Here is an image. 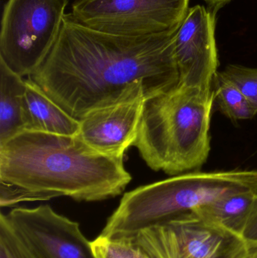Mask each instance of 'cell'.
<instances>
[{
  "label": "cell",
  "mask_w": 257,
  "mask_h": 258,
  "mask_svg": "<svg viewBox=\"0 0 257 258\" xmlns=\"http://www.w3.org/2000/svg\"><path fill=\"white\" fill-rule=\"evenodd\" d=\"M203 1L205 2L208 8L217 13L220 9L230 3L232 0H203Z\"/></svg>",
  "instance_id": "19"
},
{
  "label": "cell",
  "mask_w": 257,
  "mask_h": 258,
  "mask_svg": "<svg viewBox=\"0 0 257 258\" xmlns=\"http://www.w3.org/2000/svg\"><path fill=\"white\" fill-rule=\"evenodd\" d=\"M69 0H8L0 33V60L21 77L46 60L61 30Z\"/></svg>",
  "instance_id": "5"
},
{
  "label": "cell",
  "mask_w": 257,
  "mask_h": 258,
  "mask_svg": "<svg viewBox=\"0 0 257 258\" xmlns=\"http://www.w3.org/2000/svg\"><path fill=\"white\" fill-rule=\"evenodd\" d=\"M0 258H36L3 213L0 215Z\"/></svg>",
  "instance_id": "17"
},
{
  "label": "cell",
  "mask_w": 257,
  "mask_h": 258,
  "mask_svg": "<svg viewBox=\"0 0 257 258\" xmlns=\"http://www.w3.org/2000/svg\"><path fill=\"white\" fill-rule=\"evenodd\" d=\"M242 238L247 242H257V194L250 209L247 225L243 232Z\"/></svg>",
  "instance_id": "18"
},
{
  "label": "cell",
  "mask_w": 257,
  "mask_h": 258,
  "mask_svg": "<svg viewBox=\"0 0 257 258\" xmlns=\"http://www.w3.org/2000/svg\"><path fill=\"white\" fill-rule=\"evenodd\" d=\"M24 131L59 135H78L79 120L54 102L30 77L25 79Z\"/></svg>",
  "instance_id": "11"
},
{
  "label": "cell",
  "mask_w": 257,
  "mask_h": 258,
  "mask_svg": "<svg viewBox=\"0 0 257 258\" xmlns=\"http://www.w3.org/2000/svg\"><path fill=\"white\" fill-rule=\"evenodd\" d=\"M214 92L178 84L147 98L134 147L155 171L175 176L199 171L211 151Z\"/></svg>",
  "instance_id": "3"
},
{
  "label": "cell",
  "mask_w": 257,
  "mask_h": 258,
  "mask_svg": "<svg viewBox=\"0 0 257 258\" xmlns=\"http://www.w3.org/2000/svg\"><path fill=\"white\" fill-rule=\"evenodd\" d=\"M146 99L92 110L79 119L78 136L102 154L123 158L137 139Z\"/></svg>",
  "instance_id": "10"
},
{
  "label": "cell",
  "mask_w": 257,
  "mask_h": 258,
  "mask_svg": "<svg viewBox=\"0 0 257 258\" xmlns=\"http://www.w3.org/2000/svg\"><path fill=\"white\" fill-rule=\"evenodd\" d=\"M243 258H257V242H247L245 254Z\"/></svg>",
  "instance_id": "20"
},
{
  "label": "cell",
  "mask_w": 257,
  "mask_h": 258,
  "mask_svg": "<svg viewBox=\"0 0 257 258\" xmlns=\"http://www.w3.org/2000/svg\"><path fill=\"white\" fill-rule=\"evenodd\" d=\"M190 0H74L70 15L82 25L119 36H149L179 28Z\"/></svg>",
  "instance_id": "6"
},
{
  "label": "cell",
  "mask_w": 257,
  "mask_h": 258,
  "mask_svg": "<svg viewBox=\"0 0 257 258\" xmlns=\"http://www.w3.org/2000/svg\"><path fill=\"white\" fill-rule=\"evenodd\" d=\"M245 191L257 192V171L178 174L124 194L100 235L109 239H131L146 229L193 213L199 206Z\"/></svg>",
  "instance_id": "4"
},
{
  "label": "cell",
  "mask_w": 257,
  "mask_h": 258,
  "mask_svg": "<svg viewBox=\"0 0 257 258\" xmlns=\"http://www.w3.org/2000/svg\"><path fill=\"white\" fill-rule=\"evenodd\" d=\"M220 74L244 95L257 114V68L230 64Z\"/></svg>",
  "instance_id": "16"
},
{
  "label": "cell",
  "mask_w": 257,
  "mask_h": 258,
  "mask_svg": "<svg viewBox=\"0 0 257 258\" xmlns=\"http://www.w3.org/2000/svg\"><path fill=\"white\" fill-rule=\"evenodd\" d=\"M214 101L220 111L231 120L236 122L252 119L256 112L247 98L230 82L217 72L213 83Z\"/></svg>",
  "instance_id": "14"
},
{
  "label": "cell",
  "mask_w": 257,
  "mask_h": 258,
  "mask_svg": "<svg viewBox=\"0 0 257 258\" xmlns=\"http://www.w3.org/2000/svg\"><path fill=\"white\" fill-rule=\"evenodd\" d=\"M123 158L102 154L78 135L24 131L0 145V205L66 197L97 202L131 182Z\"/></svg>",
  "instance_id": "2"
},
{
  "label": "cell",
  "mask_w": 257,
  "mask_h": 258,
  "mask_svg": "<svg viewBox=\"0 0 257 258\" xmlns=\"http://www.w3.org/2000/svg\"><path fill=\"white\" fill-rule=\"evenodd\" d=\"M130 239L150 258H243L247 242L194 212L146 229Z\"/></svg>",
  "instance_id": "7"
},
{
  "label": "cell",
  "mask_w": 257,
  "mask_h": 258,
  "mask_svg": "<svg viewBox=\"0 0 257 258\" xmlns=\"http://www.w3.org/2000/svg\"><path fill=\"white\" fill-rule=\"evenodd\" d=\"M178 30L119 36L89 28L66 14L52 50L28 77L78 120L96 109L146 100L179 84Z\"/></svg>",
  "instance_id": "1"
},
{
  "label": "cell",
  "mask_w": 257,
  "mask_h": 258,
  "mask_svg": "<svg viewBox=\"0 0 257 258\" xmlns=\"http://www.w3.org/2000/svg\"><path fill=\"white\" fill-rule=\"evenodd\" d=\"M216 12L197 5L188 12L176 33L175 54L179 84L205 92L213 91L219 61L216 45Z\"/></svg>",
  "instance_id": "9"
},
{
  "label": "cell",
  "mask_w": 257,
  "mask_h": 258,
  "mask_svg": "<svg viewBox=\"0 0 257 258\" xmlns=\"http://www.w3.org/2000/svg\"><path fill=\"white\" fill-rule=\"evenodd\" d=\"M96 258H150L130 239H113L100 235L92 241Z\"/></svg>",
  "instance_id": "15"
},
{
  "label": "cell",
  "mask_w": 257,
  "mask_h": 258,
  "mask_svg": "<svg viewBox=\"0 0 257 258\" xmlns=\"http://www.w3.org/2000/svg\"><path fill=\"white\" fill-rule=\"evenodd\" d=\"M25 79L0 60V145L24 131Z\"/></svg>",
  "instance_id": "12"
},
{
  "label": "cell",
  "mask_w": 257,
  "mask_h": 258,
  "mask_svg": "<svg viewBox=\"0 0 257 258\" xmlns=\"http://www.w3.org/2000/svg\"><path fill=\"white\" fill-rule=\"evenodd\" d=\"M257 192L245 191L225 196L193 211L206 222L242 237Z\"/></svg>",
  "instance_id": "13"
},
{
  "label": "cell",
  "mask_w": 257,
  "mask_h": 258,
  "mask_svg": "<svg viewBox=\"0 0 257 258\" xmlns=\"http://www.w3.org/2000/svg\"><path fill=\"white\" fill-rule=\"evenodd\" d=\"M6 216L36 258H96L79 224L51 206L17 208Z\"/></svg>",
  "instance_id": "8"
}]
</instances>
